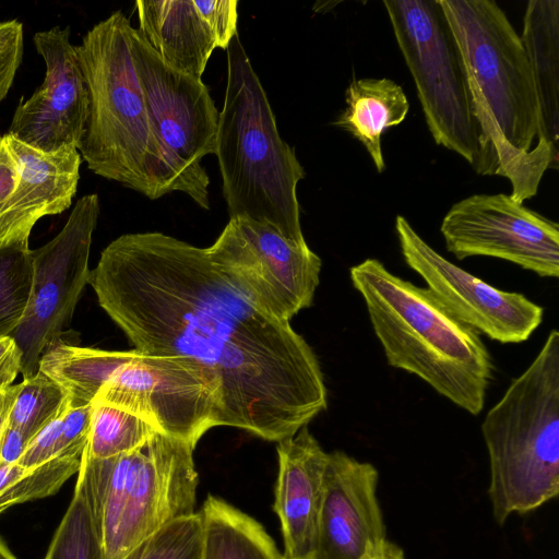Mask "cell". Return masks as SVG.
<instances>
[{
  "label": "cell",
  "mask_w": 559,
  "mask_h": 559,
  "mask_svg": "<svg viewBox=\"0 0 559 559\" xmlns=\"http://www.w3.org/2000/svg\"><path fill=\"white\" fill-rule=\"evenodd\" d=\"M88 284L135 350L191 358L216 378L219 426L278 442L326 408L310 345L254 305L206 248L157 231L124 234L102 251Z\"/></svg>",
  "instance_id": "6da1fadb"
},
{
  "label": "cell",
  "mask_w": 559,
  "mask_h": 559,
  "mask_svg": "<svg viewBox=\"0 0 559 559\" xmlns=\"http://www.w3.org/2000/svg\"><path fill=\"white\" fill-rule=\"evenodd\" d=\"M349 276L388 364L478 415L493 377L492 359L479 334L427 287L391 273L378 259L352 266Z\"/></svg>",
  "instance_id": "7a4b0ae2"
},
{
  "label": "cell",
  "mask_w": 559,
  "mask_h": 559,
  "mask_svg": "<svg viewBox=\"0 0 559 559\" xmlns=\"http://www.w3.org/2000/svg\"><path fill=\"white\" fill-rule=\"evenodd\" d=\"M215 155L229 218L248 217L307 245L297 183L305 170L280 136L266 93L236 34L227 47V84Z\"/></svg>",
  "instance_id": "3957f363"
},
{
  "label": "cell",
  "mask_w": 559,
  "mask_h": 559,
  "mask_svg": "<svg viewBox=\"0 0 559 559\" xmlns=\"http://www.w3.org/2000/svg\"><path fill=\"white\" fill-rule=\"evenodd\" d=\"M132 29L118 10L75 46L90 100L76 148L95 175L155 200L166 194L164 160L134 66Z\"/></svg>",
  "instance_id": "277c9868"
},
{
  "label": "cell",
  "mask_w": 559,
  "mask_h": 559,
  "mask_svg": "<svg viewBox=\"0 0 559 559\" xmlns=\"http://www.w3.org/2000/svg\"><path fill=\"white\" fill-rule=\"evenodd\" d=\"M481 432L495 521L527 513L559 492V332L488 411Z\"/></svg>",
  "instance_id": "5b68a950"
},
{
  "label": "cell",
  "mask_w": 559,
  "mask_h": 559,
  "mask_svg": "<svg viewBox=\"0 0 559 559\" xmlns=\"http://www.w3.org/2000/svg\"><path fill=\"white\" fill-rule=\"evenodd\" d=\"M194 449L156 432L139 448L116 456L82 454L76 481L103 559H122L168 523L195 513Z\"/></svg>",
  "instance_id": "8992f818"
},
{
  "label": "cell",
  "mask_w": 559,
  "mask_h": 559,
  "mask_svg": "<svg viewBox=\"0 0 559 559\" xmlns=\"http://www.w3.org/2000/svg\"><path fill=\"white\" fill-rule=\"evenodd\" d=\"M383 5L436 144L485 176L484 138L467 71L439 0H384Z\"/></svg>",
  "instance_id": "52a82bcc"
},
{
  "label": "cell",
  "mask_w": 559,
  "mask_h": 559,
  "mask_svg": "<svg viewBox=\"0 0 559 559\" xmlns=\"http://www.w3.org/2000/svg\"><path fill=\"white\" fill-rule=\"evenodd\" d=\"M460 48L468 81L506 141L531 153L539 107L528 58L507 14L493 0H439Z\"/></svg>",
  "instance_id": "ba28073f"
},
{
  "label": "cell",
  "mask_w": 559,
  "mask_h": 559,
  "mask_svg": "<svg viewBox=\"0 0 559 559\" xmlns=\"http://www.w3.org/2000/svg\"><path fill=\"white\" fill-rule=\"evenodd\" d=\"M134 66L162 148L166 194H188L210 209V178L201 165L215 154L219 112L202 80L167 66L138 28L131 33Z\"/></svg>",
  "instance_id": "9c48e42d"
},
{
  "label": "cell",
  "mask_w": 559,
  "mask_h": 559,
  "mask_svg": "<svg viewBox=\"0 0 559 559\" xmlns=\"http://www.w3.org/2000/svg\"><path fill=\"white\" fill-rule=\"evenodd\" d=\"M94 402L139 415L159 432L193 448L221 423L218 381L187 357L139 352L135 359L118 369Z\"/></svg>",
  "instance_id": "30bf717a"
},
{
  "label": "cell",
  "mask_w": 559,
  "mask_h": 559,
  "mask_svg": "<svg viewBox=\"0 0 559 559\" xmlns=\"http://www.w3.org/2000/svg\"><path fill=\"white\" fill-rule=\"evenodd\" d=\"M99 212L98 194L83 195L60 233L32 250L29 301L20 324L10 334L22 354L23 380L36 374L41 354L60 338L88 284V257Z\"/></svg>",
  "instance_id": "8fae6325"
},
{
  "label": "cell",
  "mask_w": 559,
  "mask_h": 559,
  "mask_svg": "<svg viewBox=\"0 0 559 559\" xmlns=\"http://www.w3.org/2000/svg\"><path fill=\"white\" fill-rule=\"evenodd\" d=\"M212 261L259 308L288 321L312 305L322 262L308 245L248 217L229 218L206 248Z\"/></svg>",
  "instance_id": "7c38bea8"
},
{
  "label": "cell",
  "mask_w": 559,
  "mask_h": 559,
  "mask_svg": "<svg viewBox=\"0 0 559 559\" xmlns=\"http://www.w3.org/2000/svg\"><path fill=\"white\" fill-rule=\"evenodd\" d=\"M440 231L459 260L491 257L540 277L559 276V225L506 193H477L455 202Z\"/></svg>",
  "instance_id": "4fadbf2b"
},
{
  "label": "cell",
  "mask_w": 559,
  "mask_h": 559,
  "mask_svg": "<svg viewBox=\"0 0 559 559\" xmlns=\"http://www.w3.org/2000/svg\"><path fill=\"white\" fill-rule=\"evenodd\" d=\"M395 231L404 261L427 288L463 323L503 343L526 341L539 326L544 309L526 296L498 289L455 265L430 247L402 215Z\"/></svg>",
  "instance_id": "5bb4252c"
},
{
  "label": "cell",
  "mask_w": 559,
  "mask_h": 559,
  "mask_svg": "<svg viewBox=\"0 0 559 559\" xmlns=\"http://www.w3.org/2000/svg\"><path fill=\"white\" fill-rule=\"evenodd\" d=\"M70 26L37 32L36 51L46 64L44 82L21 99L7 133L41 151L78 147L88 117V93Z\"/></svg>",
  "instance_id": "9a60e30c"
},
{
  "label": "cell",
  "mask_w": 559,
  "mask_h": 559,
  "mask_svg": "<svg viewBox=\"0 0 559 559\" xmlns=\"http://www.w3.org/2000/svg\"><path fill=\"white\" fill-rule=\"evenodd\" d=\"M378 471L345 452L328 453L313 559H367L385 544Z\"/></svg>",
  "instance_id": "2e32d148"
},
{
  "label": "cell",
  "mask_w": 559,
  "mask_h": 559,
  "mask_svg": "<svg viewBox=\"0 0 559 559\" xmlns=\"http://www.w3.org/2000/svg\"><path fill=\"white\" fill-rule=\"evenodd\" d=\"M19 164V180L0 227V247L28 241L44 216L63 213L72 204L80 180L81 154L74 145L41 151L3 134Z\"/></svg>",
  "instance_id": "e0dca14e"
},
{
  "label": "cell",
  "mask_w": 559,
  "mask_h": 559,
  "mask_svg": "<svg viewBox=\"0 0 559 559\" xmlns=\"http://www.w3.org/2000/svg\"><path fill=\"white\" fill-rule=\"evenodd\" d=\"M274 511L281 521L287 559L313 558L328 453L308 426L278 441Z\"/></svg>",
  "instance_id": "ac0fdd59"
},
{
  "label": "cell",
  "mask_w": 559,
  "mask_h": 559,
  "mask_svg": "<svg viewBox=\"0 0 559 559\" xmlns=\"http://www.w3.org/2000/svg\"><path fill=\"white\" fill-rule=\"evenodd\" d=\"M521 40L531 66L539 107V133L533 150L559 156V1L530 0Z\"/></svg>",
  "instance_id": "d6986e66"
},
{
  "label": "cell",
  "mask_w": 559,
  "mask_h": 559,
  "mask_svg": "<svg viewBox=\"0 0 559 559\" xmlns=\"http://www.w3.org/2000/svg\"><path fill=\"white\" fill-rule=\"evenodd\" d=\"M139 32L174 70L201 80L216 48L193 0H136Z\"/></svg>",
  "instance_id": "ffe728a7"
},
{
  "label": "cell",
  "mask_w": 559,
  "mask_h": 559,
  "mask_svg": "<svg viewBox=\"0 0 559 559\" xmlns=\"http://www.w3.org/2000/svg\"><path fill=\"white\" fill-rule=\"evenodd\" d=\"M345 104L333 124L358 140L377 171L383 173L382 134L388 128L402 123L409 110L403 87L388 78L353 80L345 92Z\"/></svg>",
  "instance_id": "44dd1931"
},
{
  "label": "cell",
  "mask_w": 559,
  "mask_h": 559,
  "mask_svg": "<svg viewBox=\"0 0 559 559\" xmlns=\"http://www.w3.org/2000/svg\"><path fill=\"white\" fill-rule=\"evenodd\" d=\"M139 352H112L52 343L40 356L38 370L58 383L68 394L71 407L90 405L111 377Z\"/></svg>",
  "instance_id": "7402d4cb"
},
{
  "label": "cell",
  "mask_w": 559,
  "mask_h": 559,
  "mask_svg": "<svg viewBox=\"0 0 559 559\" xmlns=\"http://www.w3.org/2000/svg\"><path fill=\"white\" fill-rule=\"evenodd\" d=\"M203 521V559H281L260 523L226 501L209 496Z\"/></svg>",
  "instance_id": "603a6c76"
},
{
  "label": "cell",
  "mask_w": 559,
  "mask_h": 559,
  "mask_svg": "<svg viewBox=\"0 0 559 559\" xmlns=\"http://www.w3.org/2000/svg\"><path fill=\"white\" fill-rule=\"evenodd\" d=\"M79 454L59 455L32 468L0 466V514L9 508L55 495L81 465Z\"/></svg>",
  "instance_id": "cb8c5ba5"
},
{
  "label": "cell",
  "mask_w": 559,
  "mask_h": 559,
  "mask_svg": "<svg viewBox=\"0 0 559 559\" xmlns=\"http://www.w3.org/2000/svg\"><path fill=\"white\" fill-rule=\"evenodd\" d=\"M156 432V427L139 415L102 403H93L91 431L82 454L107 459L130 452Z\"/></svg>",
  "instance_id": "d4e9b609"
},
{
  "label": "cell",
  "mask_w": 559,
  "mask_h": 559,
  "mask_svg": "<svg viewBox=\"0 0 559 559\" xmlns=\"http://www.w3.org/2000/svg\"><path fill=\"white\" fill-rule=\"evenodd\" d=\"M70 406L66 391L41 371L17 384L5 423L19 429L27 442Z\"/></svg>",
  "instance_id": "484cf974"
},
{
  "label": "cell",
  "mask_w": 559,
  "mask_h": 559,
  "mask_svg": "<svg viewBox=\"0 0 559 559\" xmlns=\"http://www.w3.org/2000/svg\"><path fill=\"white\" fill-rule=\"evenodd\" d=\"M33 283V254L28 241L0 247V338L20 324Z\"/></svg>",
  "instance_id": "4316f807"
},
{
  "label": "cell",
  "mask_w": 559,
  "mask_h": 559,
  "mask_svg": "<svg viewBox=\"0 0 559 559\" xmlns=\"http://www.w3.org/2000/svg\"><path fill=\"white\" fill-rule=\"evenodd\" d=\"M203 521L199 512L168 523L122 559H203Z\"/></svg>",
  "instance_id": "83f0119b"
},
{
  "label": "cell",
  "mask_w": 559,
  "mask_h": 559,
  "mask_svg": "<svg viewBox=\"0 0 559 559\" xmlns=\"http://www.w3.org/2000/svg\"><path fill=\"white\" fill-rule=\"evenodd\" d=\"M44 559H103L85 496L78 481Z\"/></svg>",
  "instance_id": "f1b7e54d"
},
{
  "label": "cell",
  "mask_w": 559,
  "mask_h": 559,
  "mask_svg": "<svg viewBox=\"0 0 559 559\" xmlns=\"http://www.w3.org/2000/svg\"><path fill=\"white\" fill-rule=\"evenodd\" d=\"M197 11L211 31L216 47L227 49L237 34V0H193Z\"/></svg>",
  "instance_id": "f546056e"
},
{
  "label": "cell",
  "mask_w": 559,
  "mask_h": 559,
  "mask_svg": "<svg viewBox=\"0 0 559 559\" xmlns=\"http://www.w3.org/2000/svg\"><path fill=\"white\" fill-rule=\"evenodd\" d=\"M23 25L17 20L0 23V103L8 95L23 57Z\"/></svg>",
  "instance_id": "4dcf8cb0"
},
{
  "label": "cell",
  "mask_w": 559,
  "mask_h": 559,
  "mask_svg": "<svg viewBox=\"0 0 559 559\" xmlns=\"http://www.w3.org/2000/svg\"><path fill=\"white\" fill-rule=\"evenodd\" d=\"M61 417L52 420L33 437L17 461V464L26 468H32L56 456L66 455L61 439Z\"/></svg>",
  "instance_id": "1f68e13d"
},
{
  "label": "cell",
  "mask_w": 559,
  "mask_h": 559,
  "mask_svg": "<svg viewBox=\"0 0 559 559\" xmlns=\"http://www.w3.org/2000/svg\"><path fill=\"white\" fill-rule=\"evenodd\" d=\"M93 403L69 407L61 417V439L66 454L82 455L91 431Z\"/></svg>",
  "instance_id": "d6a6232c"
},
{
  "label": "cell",
  "mask_w": 559,
  "mask_h": 559,
  "mask_svg": "<svg viewBox=\"0 0 559 559\" xmlns=\"http://www.w3.org/2000/svg\"><path fill=\"white\" fill-rule=\"evenodd\" d=\"M19 164L4 135L0 136V227L19 180Z\"/></svg>",
  "instance_id": "836d02e7"
},
{
  "label": "cell",
  "mask_w": 559,
  "mask_h": 559,
  "mask_svg": "<svg viewBox=\"0 0 559 559\" xmlns=\"http://www.w3.org/2000/svg\"><path fill=\"white\" fill-rule=\"evenodd\" d=\"M22 354L11 336L0 338V392L10 388L21 371Z\"/></svg>",
  "instance_id": "e575fe53"
},
{
  "label": "cell",
  "mask_w": 559,
  "mask_h": 559,
  "mask_svg": "<svg viewBox=\"0 0 559 559\" xmlns=\"http://www.w3.org/2000/svg\"><path fill=\"white\" fill-rule=\"evenodd\" d=\"M27 443L19 429L4 421L0 430V466L17 463Z\"/></svg>",
  "instance_id": "d590c367"
},
{
  "label": "cell",
  "mask_w": 559,
  "mask_h": 559,
  "mask_svg": "<svg viewBox=\"0 0 559 559\" xmlns=\"http://www.w3.org/2000/svg\"><path fill=\"white\" fill-rule=\"evenodd\" d=\"M17 391V384L11 385L7 390L0 392V430L7 420L10 407L14 401Z\"/></svg>",
  "instance_id": "8d00e7d4"
},
{
  "label": "cell",
  "mask_w": 559,
  "mask_h": 559,
  "mask_svg": "<svg viewBox=\"0 0 559 559\" xmlns=\"http://www.w3.org/2000/svg\"><path fill=\"white\" fill-rule=\"evenodd\" d=\"M367 559H404V554L399 546L386 540L379 552Z\"/></svg>",
  "instance_id": "74e56055"
},
{
  "label": "cell",
  "mask_w": 559,
  "mask_h": 559,
  "mask_svg": "<svg viewBox=\"0 0 559 559\" xmlns=\"http://www.w3.org/2000/svg\"><path fill=\"white\" fill-rule=\"evenodd\" d=\"M0 559H19L0 536Z\"/></svg>",
  "instance_id": "f35d334b"
},
{
  "label": "cell",
  "mask_w": 559,
  "mask_h": 559,
  "mask_svg": "<svg viewBox=\"0 0 559 559\" xmlns=\"http://www.w3.org/2000/svg\"><path fill=\"white\" fill-rule=\"evenodd\" d=\"M281 559H287V558H285L284 556H282V558H281ZM301 559H313V558H301Z\"/></svg>",
  "instance_id": "ab89813d"
}]
</instances>
